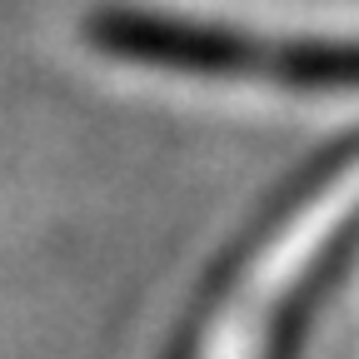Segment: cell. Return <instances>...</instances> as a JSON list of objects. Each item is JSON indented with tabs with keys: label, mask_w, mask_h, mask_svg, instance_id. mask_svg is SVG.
<instances>
[{
	"label": "cell",
	"mask_w": 359,
	"mask_h": 359,
	"mask_svg": "<svg viewBox=\"0 0 359 359\" xmlns=\"http://www.w3.org/2000/svg\"><path fill=\"white\" fill-rule=\"evenodd\" d=\"M90 45L125 65L165 75L299 90V95H359V40L344 35H290L210 15L115 6L90 15Z\"/></svg>",
	"instance_id": "1"
}]
</instances>
